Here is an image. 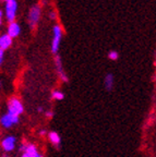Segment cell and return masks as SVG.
Wrapping results in <instances>:
<instances>
[{"label": "cell", "mask_w": 156, "mask_h": 157, "mask_svg": "<svg viewBox=\"0 0 156 157\" xmlns=\"http://www.w3.org/2000/svg\"><path fill=\"white\" fill-rule=\"evenodd\" d=\"M18 11L17 0H10L6 3V19L9 23L14 22Z\"/></svg>", "instance_id": "cell-3"}, {"label": "cell", "mask_w": 156, "mask_h": 157, "mask_svg": "<svg viewBox=\"0 0 156 157\" xmlns=\"http://www.w3.org/2000/svg\"><path fill=\"white\" fill-rule=\"evenodd\" d=\"M7 113H9V115L20 117V116L24 113V106H23L22 101L17 97H11L9 101H8V111Z\"/></svg>", "instance_id": "cell-1"}, {"label": "cell", "mask_w": 156, "mask_h": 157, "mask_svg": "<svg viewBox=\"0 0 156 157\" xmlns=\"http://www.w3.org/2000/svg\"><path fill=\"white\" fill-rule=\"evenodd\" d=\"M21 33V27H20L19 23L14 22H11L9 23V26H8V29H7V34L9 35L11 38H15L18 37Z\"/></svg>", "instance_id": "cell-8"}, {"label": "cell", "mask_w": 156, "mask_h": 157, "mask_svg": "<svg viewBox=\"0 0 156 157\" xmlns=\"http://www.w3.org/2000/svg\"><path fill=\"white\" fill-rule=\"evenodd\" d=\"M46 117L48 118V119H51V118L54 117V115H55V113H53L51 110H48V111H46Z\"/></svg>", "instance_id": "cell-15"}, {"label": "cell", "mask_w": 156, "mask_h": 157, "mask_svg": "<svg viewBox=\"0 0 156 157\" xmlns=\"http://www.w3.org/2000/svg\"><path fill=\"white\" fill-rule=\"evenodd\" d=\"M48 139H49V141H50V143L54 145L55 147H57V148L60 147L61 137H60V135L56 132V131H50V132L48 133Z\"/></svg>", "instance_id": "cell-10"}, {"label": "cell", "mask_w": 156, "mask_h": 157, "mask_svg": "<svg viewBox=\"0 0 156 157\" xmlns=\"http://www.w3.org/2000/svg\"><path fill=\"white\" fill-rule=\"evenodd\" d=\"M1 85H2V82L0 81V87H1Z\"/></svg>", "instance_id": "cell-22"}, {"label": "cell", "mask_w": 156, "mask_h": 157, "mask_svg": "<svg viewBox=\"0 0 156 157\" xmlns=\"http://www.w3.org/2000/svg\"><path fill=\"white\" fill-rule=\"evenodd\" d=\"M118 57H119V55H118V52H116V50H110V52H108V58H109L110 60H112V61L117 60Z\"/></svg>", "instance_id": "cell-13"}, {"label": "cell", "mask_w": 156, "mask_h": 157, "mask_svg": "<svg viewBox=\"0 0 156 157\" xmlns=\"http://www.w3.org/2000/svg\"><path fill=\"white\" fill-rule=\"evenodd\" d=\"M0 150H1V148H0Z\"/></svg>", "instance_id": "cell-24"}, {"label": "cell", "mask_w": 156, "mask_h": 157, "mask_svg": "<svg viewBox=\"0 0 156 157\" xmlns=\"http://www.w3.org/2000/svg\"><path fill=\"white\" fill-rule=\"evenodd\" d=\"M104 86H105L106 91H111L112 86H114V75L112 73H107L104 78Z\"/></svg>", "instance_id": "cell-11"}, {"label": "cell", "mask_w": 156, "mask_h": 157, "mask_svg": "<svg viewBox=\"0 0 156 157\" xmlns=\"http://www.w3.org/2000/svg\"><path fill=\"white\" fill-rule=\"evenodd\" d=\"M51 97H53V99H56V101H62L64 98V94L61 91L55 90V91H53V93H51Z\"/></svg>", "instance_id": "cell-12"}, {"label": "cell", "mask_w": 156, "mask_h": 157, "mask_svg": "<svg viewBox=\"0 0 156 157\" xmlns=\"http://www.w3.org/2000/svg\"><path fill=\"white\" fill-rule=\"evenodd\" d=\"M61 39H62V29L60 25H55L53 29V40H51V52L57 54L59 52Z\"/></svg>", "instance_id": "cell-2"}, {"label": "cell", "mask_w": 156, "mask_h": 157, "mask_svg": "<svg viewBox=\"0 0 156 157\" xmlns=\"http://www.w3.org/2000/svg\"><path fill=\"white\" fill-rule=\"evenodd\" d=\"M38 134L41 135V136H45V135L47 134V132H46V130H44V129H41V130H39Z\"/></svg>", "instance_id": "cell-18"}, {"label": "cell", "mask_w": 156, "mask_h": 157, "mask_svg": "<svg viewBox=\"0 0 156 157\" xmlns=\"http://www.w3.org/2000/svg\"><path fill=\"white\" fill-rule=\"evenodd\" d=\"M15 144H17V137L13 135H8L5 139H2L0 143V148H2L3 152L10 153L15 148Z\"/></svg>", "instance_id": "cell-5"}, {"label": "cell", "mask_w": 156, "mask_h": 157, "mask_svg": "<svg viewBox=\"0 0 156 157\" xmlns=\"http://www.w3.org/2000/svg\"><path fill=\"white\" fill-rule=\"evenodd\" d=\"M12 45V38L8 34H2L0 36V49H2L3 52L10 48Z\"/></svg>", "instance_id": "cell-9"}, {"label": "cell", "mask_w": 156, "mask_h": 157, "mask_svg": "<svg viewBox=\"0 0 156 157\" xmlns=\"http://www.w3.org/2000/svg\"><path fill=\"white\" fill-rule=\"evenodd\" d=\"M0 19H2V11L0 10Z\"/></svg>", "instance_id": "cell-20"}, {"label": "cell", "mask_w": 156, "mask_h": 157, "mask_svg": "<svg viewBox=\"0 0 156 157\" xmlns=\"http://www.w3.org/2000/svg\"><path fill=\"white\" fill-rule=\"evenodd\" d=\"M19 121H20V117L9 115L8 113L0 117V124L2 125L3 128H6V129H9V128L18 124Z\"/></svg>", "instance_id": "cell-6"}, {"label": "cell", "mask_w": 156, "mask_h": 157, "mask_svg": "<svg viewBox=\"0 0 156 157\" xmlns=\"http://www.w3.org/2000/svg\"><path fill=\"white\" fill-rule=\"evenodd\" d=\"M3 56H5V52H3L2 49H0V66L3 62Z\"/></svg>", "instance_id": "cell-16"}, {"label": "cell", "mask_w": 156, "mask_h": 157, "mask_svg": "<svg viewBox=\"0 0 156 157\" xmlns=\"http://www.w3.org/2000/svg\"><path fill=\"white\" fill-rule=\"evenodd\" d=\"M22 157H43V155L41 153H36V154H26V153H23Z\"/></svg>", "instance_id": "cell-14"}, {"label": "cell", "mask_w": 156, "mask_h": 157, "mask_svg": "<svg viewBox=\"0 0 156 157\" xmlns=\"http://www.w3.org/2000/svg\"><path fill=\"white\" fill-rule=\"evenodd\" d=\"M37 111L38 113H44V108L41 107V106H39V107H37Z\"/></svg>", "instance_id": "cell-19"}, {"label": "cell", "mask_w": 156, "mask_h": 157, "mask_svg": "<svg viewBox=\"0 0 156 157\" xmlns=\"http://www.w3.org/2000/svg\"><path fill=\"white\" fill-rule=\"evenodd\" d=\"M5 1H6V2H8V1H10V0H5Z\"/></svg>", "instance_id": "cell-23"}, {"label": "cell", "mask_w": 156, "mask_h": 157, "mask_svg": "<svg viewBox=\"0 0 156 157\" xmlns=\"http://www.w3.org/2000/svg\"><path fill=\"white\" fill-rule=\"evenodd\" d=\"M55 67L57 69V73H58L59 78L64 82H68V76H67L66 72L64 70V66H62V61H61L60 56H56V58H55Z\"/></svg>", "instance_id": "cell-7"}, {"label": "cell", "mask_w": 156, "mask_h": 157, "mask_svg": "<svg viewBox=\"0 0 156 157\" xmlns=\"http://www.w3.org/2000/svg\"><path fill=\"white\" fill-rule=\"evenodd\" d=\"M49 17H50V20H55L57 17V13L55 11H50L49 12Z\"/></svg>", "instance_id": "cell-17"}, {"label": "cell", "mask_w": 156, "mask_h": 157, "mask_svg": "<svg viewBox=\"0 0 156 157\" xmlns=\"http://www.w3.org/2000/svg\"><path fill=\"white\" fill-rule=\"evenodd\" d=\"M2 24V19H0V25Z\"/></svg>", "instance_id": "cell-21"}, {"label": "cell", "mask_w": 156, "mask_h": 157, "mask_svg": "<svg viewBox=\"0 0 156 157\" xmlns=\"http://www.w3.org/2000/svg\"><path fill=\"white\" fill-rule=\"evenodd\" d=\"M41 7L38 5H34L29 12V23L31 25L32 29H34L37 25V23L39 22V19H41Z\"/></svg>", "instance_id": "cell-4"}]
</instances>
